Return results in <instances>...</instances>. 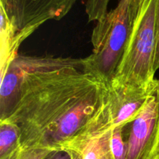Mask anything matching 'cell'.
Listing matches in <instances>:
<instances>
[{
	"instance_id": "cell-1",
	"label": "cell",
	"mask_w": 159,
	"mask_h": 159,
	"mask_svg": "<svg viewBox=\"0 0 159 159\" xmlns=\"http://www.w3.org/2000/svg\"><path fill=\"white\" fill-rule=\"evenodd\" d=\"M4 73L18 89L5 120L20 128L22 150H58L108 104L107 84L82 58L18 54Z\"/></svg>"
},
{
	"instance_id": "cell-2",
	"label": "cell",
	"mask_w": 159,
	"mask_h": 159,
	"mask_svg": "<svg viewBox=\"0 0 159 159\" xmlns=\"http://www.w3.org/2000/svg\"><path fill=\"white\" fill-rule=\"evenodd\" d=\"M131 30L128 0H120L116 8L97 21L93 28V53L82 58L85 71L110 83L122 60Z\"/></svg>"
},
{
	"instance_id": "cell-3",
	"label": "cell",
	"mask_w": 159,
	"mask_h": 159,
	"mask_svg": "<svg viewBox=\"0 0 159 159\" xmlns=\"http://www.w3.org/2000/svg\"><path fill=\"white\" fill-rule=\"evenodd\" d=\"M157 1L149 0L134 23L125 52L110 82L133 87H148L155 83Z\"/></svg>"
},
{
	"instance_id": "cell-4",
	"label": "cell",
	"mask_w": 159,
	"mask_h": 159,
	"mask_svg": "<svg viewBox=\"0 0 159 159\" xmlns=\"http://www.w3.org/2000/svg\"><path fill=\"white\" fill-rule=\"evenodd\" d=\"M78 0H0L18 34L26 39L42 24L59 20L71 11Z\"/></svg>"
},
{
	"instance_id": "cell-5",
	"label": "cell",
	"mask_w": 159,
	"mask_h": 159,
	"mask_svg": "<svg viewBox=\"0 0 159 159\" xmlns=\"http://www.w3.org/2000/svg\"><path fill=\"white\" fill-rule=\"evenodd\" d=\"M129 124L126 159H155L159 153V96L156 92Z\"/></svg>"
},
{
	"instance_id": "cell-6",
	"label": "cell",
	"mask_w": 159,
	"mask_h": 159,
	"mask_svg": "<svg viewBox=\"0 0 159 159\" xmlns=\"http://www.w3.org/2000/svg\"><path fill=\"white\" fill-rule=\"evenodd\" d=\"M107 99L113 127L133 122L156 92V81L148 87H133L113 82L107 84Z\"/></svg>"
},
{
	"instance_id": "cell-7",
	"label": "cell",
	"mask_w": 159,
	"mask_h": 159,
	"mask_svg": "<svg viewBox=\"0 0 159 159\" xmlns=\"http://www.w3.org/2000/svg\"><path fill=\"white\" fill-rule=\"evenodd\" d=\"M0 75L19 54L23 40L19 36L15 24L9 18L4 8L0 6Z\"/></svg>"
},
{
	"instance_id": "cell-8",
	"label": "cell",
	"mask_w": 159,
	"mask_h": 159,
	"mask_svg": "<svg viewBox=\"0 0 159 159\" xmlns=\"http://www.w3.org/2000/svg\"><path fill=\"white\" fill-rule=\"evenodd\" d=\"M21 133L18 126L0 121V159H17L22 152Z\"/></svg>"
},
{
	"instance_id": "cell-9",
	"label": "cell",
	"mask_w": 159,
	"mask_h": 159,
	"mask_svg": "<svg viewBox=\"0 0 159 159\" xmlns=\"http://www.w3.org/2000/svg\"><path fill=\"white\" fill-rule=\"evenodd\" d=\"M124 127H113L112 131L110 145L115 159H126L127 144L124 138Z\"/></svg>"
},
{
	"instance_id": "cell-10",
	"label": "cell",
	"mask_w": 159,
	"mask_h": 159,
	"mask_svg": "<svg viewBox=\"0 0 159 159\" xmlns=\"http://www.w3.org/2000/svg\"><path fill=\"white\" fill-rule=\"evenodd\" d=\"M110 0H86L85 12L89 22L99 21L108 12V5Z\"/></svg>"
},
{
	"instance_id": "cell-11",
	"label": "cell",
	"mask_w": 159,
	"mask_h": 159,
	"mask_svg": "<svg viewBox=\"0 0 159 159\" xmlns=\"http://www.w3.org/2000/svg\"><path fill=\"white\" fill-rule=\"evenodd\" d=\"M148 1L149 0H128L129 15L132 26Z\"/></svg>"
},
{
	"instance_id": "cell-12",
	"label": "cell",
	"mask_w": 159,
	"mask_h": 159,
	"mask_svg": "<svg viewBox=\"0 0 159 159\" xmlns=\"http://www.w3.org/2000/svg\"><path fill=\"white\" fill-rule=\"evenodd\" d=\"M154 69L155 72L159 69V0L157 1L156 15H155V51Z\"/></svg>"
},
{
	"instance_id": "cell-13",
	"label": "cell",
	"mask_w": 159,
	"mask_h": 159,
	"mask_svg": "<svg viewBox=\"0 0 159 159\" xmlns=\"http://www.w3.org/2000/svg\"><path fill=\"white\" fill-rule=\"evenodd\" d=\"M50 152L51 150H45V149L23 150L17 159H43Z\"/></svg>"
},
{
	"instance_id": "cell-14",
	"label": "cell",
	"mask_w": 159,
	"mask_h": 159,
	"mask_svg": "<svg viewBox=\"0 0 159 159\" xmlns=\"http://www.w3.org/2000/svg\"><path fill=\"white\" fill-rule=\"evenodd\" d=\"M43 159H73L71 153L64 149L51 151Z\"/></svg>"
},
{
	"instance_id": "cell-15",
	"label": "cell",
	"mask_w": 159,
	"mask_h": 159,
	"mask_svg": "<svg viewBox=\"0 0 159 159\" xmlns=\"http://www.w3.org/2000/svg\"><path fill=\"white\" fill-rule=\"evenodd\" d=\"M156 93L159 96V79H156Z\"/></svg>"
},
{
	"instance_id": "cell-16",
	"label": "cell",
	"mask_w": 159,
	"mask_h": 159,
	"mask_svg": "<svg viewBox=\"0 0 159 159\" xmlns=\"http://www.w3.org/2000/svg\"><path fill=\"white\" fill-rule=\"evenodd\" d=\"M155 159H159V153H158V155H157V156H156V157H155Z\"/></svg>"
}]
</instances>
